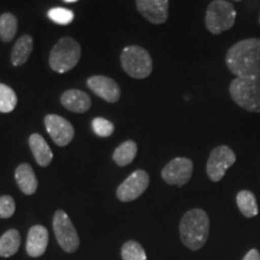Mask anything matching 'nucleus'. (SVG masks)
Here are the masks:
<instances>
[{"label":"nucleus","instance_id":"nucleus-11","mask_svg":"<svg viewBox=\"0 0 260 260\" xmlns=\"http://www.w3.org/2000/svg\"><path fill=\"white\" fill-rule=\"evenodd\" d=\"M45 126L48 135L54 144L64 147L73 141L75 129L69 121L58 115H47L45 117Z\"/></svg>","mask_w":260,"mask_h":260},{"label":"nucleus","instance_id":"nucleus-6","mask_svg":"<svg viewBox=\"0 0 260 260\" xmlns=\"http://www.w3.org/2000/svg\"><path fill=\"white\" fill-rule=\"evenodd\" d=\"M236 10L226 0H213L209 5L205 17V24L210 32L218 35L229 30L235 24Z\"/></svg>","mask_w":260,"mask_h":260},{"label":"nucleus","instance_id":"nucleus-28","mask_svg":"<svg viewBox=\"0 0 260 260\" xmlns=\"http://www.w3.org/2000/svg\"><path fill=\"white\" fill-rule=\"evenodd\" d=\"M243 260H260V254L256 249H251L247 254L245 255Z\"/></svg>","mask_w":260,"mask_h":260},{"label":"nucleus","instance_id":"nucleus-18","mask_svg":"<svg viewBox=\"0 0 260 260\" xmlns=\"http://www.w3.org/2000/svg\"><path fill=\"white\" fill-rule=\"evenodd\" d=\"M34 41L30 35H22L21 38L16 41L14 48L11 52V61L15 67H21L25 64L29 56L31 54Z\"/></svg>","mask_w":260,"mask_h":260},{"label":"nucleus","instance_id":"nucleus-4","mask_svg":"<svg viewBox=\"0 0 260 260\" xmlns=\"http://www.w3.org/2000/svg\"><path fill=\"white\" fill-rule=\"evenodd\" d=\"M81 46L75 39L61 38L54 45L50 53V67L58 74H64L74 69L81 58Z\"/></svg>","mask_w":260,"mask_h":260},{"label":"nucleus","instance_id":"nucleus-21","mask_svg":"<svg viewBox=\"0 0 260 260\" xmlns=\"http://www.w3.org/2000/svg\"><path fill=\"white\" fill-rule=\"evenodd\" d=\"M236 203L239 206V210L241 211L243 216L247 218H252L258 214V205L254 194L249 190H242L237 194Z\"/></svg>","mask_w":260,"mask_h":260},{"label":"nucleus","instance_id":"nucleus-25","mask_svg":"<svg viewBox=\"0 0 260 260\" xmlns=\"http://www.w3.org/2000/svg\"><path fill=\"white\" fill-rule=\"evenodd\" d=\"M47 16L51 21H53L54 23L60 25L70 24L75 18L74 12L65 8H52L48 10Z\"/></svg>","mask_w":260,"mask_h":260},{"label":"nucleus","instance_id":"nucleus-26","mask_svg":"<svg viewBox=\"0 0 260 260\" xmlns=\"http://www.w3.org/2000/svg\"><path fill=\"white\" fill-rule=\"evenodd\" d=\"M92 126L94 133L98 136H102V138H107V136H111L113 134V130H115V125L112 124V122L107 121V119L103 118V117H96L92 121Z\"/></svg>","mask_w":260,"mask_h":260},{"label":"nucleus","instance_id":"nucleus-17","mask_svg":"<svg viewBox=\"0 0 260 260\" xmlns=\"http://www.w3.org/2000/svg\"><path fill=\"white\" fill-rule=\"evenodd\" d=\"M15 178L19 189L25 195L34 194L38 189V178L35 172L29 164H21L16 169Z\"/></svg>","mask_w":260,"mask_h":260},{"label":"nucleus","instance_id":"nucleus-5","mask_svg":"<svg viewBox=\"0 0 260 260\" xmlns=\"http://www.w3.org/2000/svg\"><path fill=\"white\" fill-rule=\"evenodd\" d=\"M122 68L129 76L134 79H146L153 70L151 54L144 47L132 45L126 46L121 54Z\"/></svg>","mask_w":260,"mask_h":260},{"label":"nucleus","instance_id":"nucleus-22","mask_svg":"<svg viewBox=\"0 0 260 260\" xmlns=\"http://www.w3.org/2000/svg\"><path fill=\"white\" fill-rule=\"evenodd\" d=\"M18 29V21L14 14L5 12L0 16V39L4 42H10L15 38Z\"/></svg>","mask_w":260,"mask_h":260},{"label":"nucleus","instance_id":"nucleus-15","mask_svg":"<svg viewBox=\"0 0 260 260\" xmlns=\"http://www.w3.org/2000/svg\"><path fill=\"white\" fill-rule=\"evenodd\" d=\"M48 232L45 226L34 225L30 228L27 240V253L32 258L41 256L47 248Z\"/></svg>","mask_w":260,"mask_h":260},{"label":"nucleus","instance_id":"nucleus-9","mask_svg":"<svg viewBox=\"0 0 260 260\" xmlns=\"http://www.w3.org/2000/svg\"><path fill=\"white\" fill-rule=\"evenodd\" d=\"M148 184L149 176L147 172L145 170H136L117 188V198L123 203L138 199L145 193Z\"/></svg>","mask_w":260,"mask_h":260},{"label":"nucleus","instance_id":"nucleus-16","mask_svg":"<svg viewBox=\"0 0 260 260\" xmlns=\"http://www.w3.org/2000/svg\"><path fill=\"white\" fill-rule=\"evenodd\" d=\"M29 146L34 155L35 160L40 167H48L53 159L50 146L40 134H31L29 138Z\"/></svg>","mask_w":260,"mask_h":260},{"label":"nucleus","instance_id":"nucleus-1","mask_svg":"<svg viewBox=\"0 0 260 260\" xmlns=\"http://www.w3.org/2000/svg\"><path fill=\"white\" fill-rule=\"evenodd\" d=\"M228 69L236 77L260 75V39H245L233 45L226 52Z\"/></svg>","mask_w":260,"mask_h":260},{"label":"nucleus","instance_id":"nucleus-19","mask_svg":"<svg viewBox=\"0 0 260 260\" xmlns=\"http://www.w3.org/2000/svg\"><path fill=\"white\" fill-rule=\"evenodd\" d=\"M21 246V235L16 229L8 230L0 237V256L9 258L17 253Z\"/></svg>","mask_w":260,"mask_h":260},{"label":"nucleus","instance_id":"nucleus-13","mask_svg":"<svg viewBox=\"0 0 260 260\" xmlns=\"http://www.w3.org/2000/svg\"><path fill=\"white\" fill-rule=\"evenodd\" d=\"M136 8L153 24L164 23L169 17V0H136Z\"/></svg>","mask_w":260,"mask_h":260},{"label":"nucleus","instance_id":"nucleus-3","mask_svg":"<svg viewBox=\"0 0 260 260\" xmlns=\"http://www.w3.org/2000/svg\"><path fill=\"white\" fill-rule=\"evenodd\" d=\"M229 93L237 106L248 112L260 113V75L235 77L230 83Z\"/></svg>","mask_w":260,"mask_h":260},{"label":"nucleus","instance_id":"nucleus-27","mask_svg":"<svg viewBox=\"0 0 260 260\" xmlns=\"http://www.w3.org/2000/svg\"><path fill=\"white\" fill-rule=\"evenodd\" d=\"M15 200L10 195L0 197V218H10L15 213Z\"/></svg>","mask_w":260,"mask_h":260},{"label":"nucleus","instance_id":"nucleus-7","mask_svg":"<svg viewBox=\"0 0 260 260\" xmlns=\"http://www.w3.org/2000/svg\"><path fill=\"white\" fill-rule=\"evenodd\" d=\"M53 230L58 243L65 252L74 253L77 251L80 246L79 234L71 223L69 216L63 210H58L54 213Z\"/></svg>","mask_w":260,"mask_h":260},{"label":"nucleus","instance_id":"nucleus-30","mask_svg":"<svg viewBox=\"0 0 260 260\" xmlns=\"http://www.w3.org/2000/svg\"><path fill=\"white\" fill-rule=\"evenodd\" d=\"M235 2H241V0H235Z\"/></svg>","mask_w":260,"mask_h":260},{"label":"nucleus","instance_id":"nucleus-12","mask_svg":"<svg viewBox=\"0 0 260 260\" xmlns=\"http://www.w3.org/2000/svg\"><path fill=\"white\" fill-rule=\"evenodd\" d=\"M87 86L94 94L107 103H117L121 98V88L116 81L103 75H95L87 80Z\"/></svg>","mask_w":260,"mask_h":260},{"label":"nucleus","instance_id":"nucleus-31","mask_svg":"<svg viewBox=\"0 0 260 260\" xmlns=\"http://www.w3.org/2000/svg\"><path fill=\"white\" fill-rule=\"evenodd\" d=\"M259 22H260V17H259Z\"/></svg>","mask_w":260,"mask_h":260},{"label":"nucleus","instance_id":"nucleus-29","mask_svg":"<svg viewBox=\"0 0 260 260\" xmlns=\"http://www.w3.org/2000/svg\"><path fill=\"white\" fill-rule=\"evenodd\" d=\"M67 3H75V2H79V0H64Z\"/></svg>","mask_w":260,"mask_h":260},{"label":"nucleus","instance_id":"nucleus-10","mask_svg":"<svg viewBox=\"0 0 260 260\" xmlns=\"http://www.w3.org/2000/svg\"><path fill=\"white\" fill-rule=\"evenodd\" d=\"M193 162L188 158H175L161 170L162 180L171 186L182 187L190 180Z\"/></svg>","mask_w":260,"mask_h":260},{"label":"nucleus","instance_id":"nucleus-24","mask_svg":"<svg viewBox=\"0 0 260 260\" xmlns=\"http://www.w3.org/2000/svg\"><path fill=\"white\" fill-rule=\"evenodd\" d=\"M122 258L123 260H147V255L140 243L128 241L122 247Z\"/></svg>","mask_w":260,"mask_h":260},{"label":"nucleus","instance_id":"nucleus-2","mask_svg":"<svg viewBox=\"0 0 260 260\" xmlns=\"http://www.w3.org/2000/svg\"><path fill=\"white\" fill-rule=\"evenodd\" d=\"M210 233V219L201 209H194L182 217L180 235L182 242L191 251L200 249L207 241Z\"/></svg>","mask_w":260,"mask_h":260},{"label":"nucleus","instance_id":"nucleus-14","mask_svg":"<svg viewBox=\"0 0 260 260\" xmlns=\"http://www.w3.org/2000/svg\"><path fill=\"white\" fill-rule=\"evenodd\" d=\"M60 102L65 109L76 113L87 112L92 105L88 94L79 89H70L64 92L60 96Z\"/></svg>","mask_w":260,"mask_h":260},{"label":"nucleus","instance_id":"nucleus-23","mask_svg":"<svg viewBox=\"0 0 260 260\" xmlns=\"http://www.w3.org/2000/svg\"><path fill=\"white\" fill-rule=\"evenodd\" d=\"M17 106V95L11 87L0 83V112L10 113Z\"/></svg>","mask_w":260,"mask_h":260},{"label":"nucleus","instance_id":"nucleus-20","mask_svg":"<svg viewBox=\"0 0 260 260\" xmlns=\"http://www.w3.org/2000/svg\"><path fill=\"white\" fill-rule=\"evenodd\" d=\"M138 153V145L134 141L129 140L121 144L113 152V160L119 167H125L134 160Z\"/></svg>","mask_w":260,"mask_h":260},{"label":"nucleus","instance_id":"nucleus-8","mask_svg":"<svg viewBox=\"0 0 260 260\" xmlns=\"http://www.w3.org/2000/svg\"><path fill=\"white\" fill-rule=\"evenodd\" d=\"M236 161V155L234 151L228 146H218L211 152L209 160H207L206 171L210 180L219 182L225 175L230 167H233Z\"/></svg>","mask_w":260,"mask_h":260}]
</instances>
